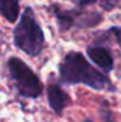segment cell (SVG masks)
<instances>
[{
	"mask_svg": "<svg viewBox=\"0 0 121 122\" xmlns=\"http://www.w3.org/2000/svg\"><path fill=\"white\" fill-rule=\"evenodd\" d=\"M87 56L103 72L108 74L114 70V58L108 48L103 46H90L87 47Z\"/></svg>",
	"mask_w": 121,
	"mask_h": 122,
	"instance_id": "4",
	"label": "cell"
},
{
	"mask_svg": "<svg viewBox=\"0 0 121 122\" xmlns=\"http://www.w3.org/2000/svg\"><path fill=\"white\" fill-rule=\"evenodd\" d=\"M97 3H100V6L103 7V10L111 11V10H114L118 6L120 0H97Z\"/></svg>",
	"mask_w": 121,
	"mask_h": 122,
	"instance_id": "7",
	"label": "cell"
},
{
	"mask_svg": "<svg viewBox=\"0 0 121 122\" xmlns=\"http://www.w3.org/2000/svg\"><path fill=\"white\" fill-rule=\"evenodd\" d=\"M47 99H49V105L57 115H61L63 111L71 104L70 95L61 88L60 84L47 85Z\"/></svg>",
	"mask_w": 121,
	"mask_h": 122,
	"instance_id": "5",
	"label": "cell"
},
{
	"mask_svg": "<svg viewBox=\"0 0 121 122\" xmlns=\"http://www.w3.org/2000/svg\"><path fill=\"white\" fill-rule=\"evenodd\" d=\"M14 46L24 54L36 57L44 48V33L31 7H26L19 24L13 30Z\"/></svg>",
	"mask_w": 121,
	"mask_h": 122,
	"instance_id": "2",
	"label": "cell"
},
{
	"mask_svg": "<svg viewBox=\"0 0 121 122\" xmlns=\"http://www.w3.org/2000/svg\"><path fill=\"white\" fill-rule=\"evenodd\" d=\"M59 75L63 84H84L95 91H114L108 75L95 70L87 58L77 51H70L59 64Z\"/></svg>",
	"mask_w": 121,
	"mask_h": 122,
	"instance_id": "1",
	"label": "cell"
},
{
	"mask_svg": "<svg viewBox=\"0 0 121 122\" xmlns=\"http://www.w3.org/2000/svg\"><path fill=\"white\" fill-rule=\"evenodd\" d=\"M110 33H113V34H114V37H116L117 43L120 44V47H121V26L111 27V29H110Z\"/></svg>",
	"mask_w": 121,
	"mask_h": 122,
	"instance_id": "8",
	"label": "cell"
},
{
	"mask_svg": "<svg viewBox=\"0 0 121 122\" xmlns=\"http://www.w3.org/2000/svg\"><path fill=\"white\" fill-rule=\"evenodd\" d=\"M84 122H93L91 119H84Z\"/></svg>",
	"mask_w": 121,
	"mask_h": 122,
	"instance_id": "11",
	"label": "cell"
},
{
	"mask_svg": "<svg viewBox=\"0 0 121 122\" xmlns=\"http://www.w3.org/2000/svg\"><path fill=\"white\" fill-rule=\"evenodd\" d=\"M7 68L11 81L19 92L24 98H38L43 94V84L37 74L19 57H10Z\"/></svg>",
	"mask_w": 121,
	"mask_h": 122,
	"instance_id": "3",
	"label": "cell"
},
{
	"mask_svg": "<svg viewBox=\"0 0 121 122\" xmlns=\"http://www.w3.org/2000/svg\"><path fill=\"white\" fill-rule=\"evenodd\" d=\"M0 13L9 23L17 21L20 16V0H0Z\"/></svg>",
	"mask_w": 121,
	"mask_h": 122,
	"instance_id": "6",
	"label": "cell"
},
{
	"mask_svg": "<svg viewBox=\"0 0 121 122\" xmlns=\"http://www.w3.org/2000/svg\"><path fill=\"white\" fill-rule=\"evenodd\" d=\"M103 117H104V122H113V118H111V112H110V109L104 108Z\"/></svg>",
	"mask_w": 121,
	"mask_h": 122,
	"instance_id": "10",
	"label": "cell"
},
{
	"mask_svg": "<svg viewBox=\"0 0 121 122\" xmlns=\"http://www.w3.org/2000/svg\"><path fill=\"white\" fill-rule=\"evenodd\" d=\"M97 0H77V7H81V9H86L91 4H95Z\"/></svg>",
	"mask_w": 121,
	"mask_h": 122,
	"instance_id": "9",
	"label": "cell"
}]
</instances>
